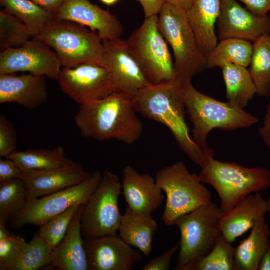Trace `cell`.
Instances as JSON below:
<instances>
[{
  "instance_id": "cell-1",
  "label": "cell",
  "mask_w": 270,
  "mask_h": 270,
  "mask_svg": "<svg viewBox=\"0 0 270 270\" xmlns=\"http://www.w3.org/2000/svg\"><path fill=\"white\" fill-rule=\"evenodd\" d=\"M136 114L130 97L113 92L102 99L80 105L74 118L85 138L99 141L114 139L131 144L143 130Z\"/></svg>"
},
{
  "instance_id": "cell-2",
  "label": "cell",
  "mask_w": 270,
  "mask_h": 270,
  "mask_svg": "<svg viewBox=\"0 0 270 270\" xmlns=\"http://www.w3.org/2000/svg\"><path fill=\"white\" fill-rule=\"evenodd\" d=\"M132 100L137 113L168 127L180 149L200 166L202 152L190 138L186 122L183 84L176 79L150 84L140 90Z\"/></svg>"
},
{
  "instance_id": "cell-3",
  "label": "cell",
  "mask_w": 270,
  "mask_h": 270,
  "mask_svg": "<svg viewBox=\"0 0 270 270\" xmlns=\"http://www.w3.org/2000/svg\"><path fill=\"white\" fill-rule=\"evenodd\" d=\"M214 155L212 148L202 152L201 170L198 176L202 183L210 185L216 191L223 214L248 195L270 187L268 169L220 161L214 159Z\"/></svg>"
},
{
  "instance_id": "cell-4",
  "label": "cell",
  "mask_w": 270,
  "mask_h": 270,
  "mask_svg": "<svg viewBox=\"0 0 270 270\" xmlns=\"http://www.w3.org/2000/svg\"><path fill=\"white\" fill-rule=\"evenodd\" d=\"M183 92L186 112L193 124L192 140L202 152L211 148L206 139L214 128L232 130L250 126L258 121L243 108L198 92L191 80L183 84Z\"/></svg>"
},
{
  "instance_id": "cell-5",
  "label": "cell",
  "mask_w": 270,
  "mask_h": 270,
  "mask_svg": "<svg viewBox=\"0 0 270 270\" xmlns=\"http://www.w3.org/2000/svg\"><path fill=\"white\" fill-rule=\"evenodd\" d=\"M32 38L52 48L62 66L82 64L103 66L104 46L97 33L73 21L54 18Z\"/></svg>"
},
{
  "instance_id": "cell-6",
  "label": "cell",
  "mask_w": 270,
  "mask_h": 270,
  "mask_svg": "<svg viewBox=\"0 0 270 270\" xmlns=\"http://www.w3.org/2000/svg\"><path fill=\"white\" fill-rule=\"evenodd\" d=\"M158 25L173 52L176 80L184 84L208 68L206 56L198 47L184 10L166 2L158 14Z\"/></svg>"
},
{
  "instance_id": "cell-7",
  "label": "cell",
  "mask_w": 270,
  "mask_h": 270,
  "mask_svg": "<svg viewBox=\"0 0 270 270\" xmlns=\"http://www.w3.org/2000/svg\"><path fill=\"white\" fill-rule=\"evenodd\" d=\"M155 180L166 194L162 219L167 226L174 225L178 217L212 202L211 193L198 176L190 173L182 160L160 168Z\"/></svg>"
},
{
  "instance_id": "cell-8",
  "label": "cell",
  "mask_w": 270,
  "mask_h": 270,
  "mask_svg": "<svg viewBox=\"0 0 270 270\" xmlns=\"http://www.w3.org/2000/svg\"><path fill=\"white\" fill-rule=\"evenodd\" d=\"M220 207L212 202L178 217L174 223L180 234L179 252L174 270H186L206 255L221 234Z\"/></svg>"
},
{
  "instance_id": "cell-9",
  "label": "cell",
  "mask_w": 270,
  "mask_h": 270,
  "mask_svg": "<svg viewBox=\"0 0 270 270\" xmlns=\"http://www.w3.org/2000/svg\"><path fill=\"white\" fill-rule=\"evenodd\" d=\"M158 21V14L145 18L125 40L128 51L150 84L175 79L174 62Z\"/></svg>"
},
{
  "instance_id": "cell-10",
  "label": "cell",
  "mask_w": 270,
  "mask_h": 270,
  "mask_svg": "<svg viewBox=\"0 0 270 270\" xmlns=\"http://www.w3.org/2000/svg\"><path fill=\"white\" fill-rule=\"evenodd\" d=\"M122 189L118 176L106 170L82 206L80 226L84 238L116 234L122 216L118 207Z\"/></svg>"
},
{
  "instance_id": "cell-11",
  "label": "cell",
  "mask_w": 270,
  "mask_h": 270,
  "mask_svg": "<svg viewBox=\"0 0 270 270\" xmlns=\"http://www.w3.org/2000/svg\"><path fill=\"white\" fill-rule=\"evenodd\" d=\"M102 173L96 170L80 183L41 198L28 200L22 210L10 221L12 228L26 224L40 226L51 218L75 204H84L98 184Z\"/></svg>"
},
{
  "instance_id": "cell-12",
  "label": "cell",
  "mask_w": 270,
  "mask_h": 270,
  "mask_svg": "<svg viewBox=\"0 0 270 270\" xmlns=\"http://www.w3.org/2000/svg\"><path fill=\"white\" fill-rule=\"evenodd\" d=\"M58 80L61 90L80 105L102 99L113 92L109 71L96 64L63 68Z\"/></svg>"
},
{
  "instance_id": "cell-13",
  "label": "cell",
  "mask_w": 270,
  "mask_h": 270,
  "mask_svg": "<svg viewBox=\"0 0 270 270\" xmlns=\"http://www.w3.org/2000/svg\"><path fill=\"white\" fill-rule=\"evenodd\" d=\"M62 66L56 53L44 42L32 38L18 48H8L0 53V74L28 72L58 78Z\"/></svg>"
},
{
  "instance_id": "cell-14",
  "label": "cell",
  "mask_w": 270,
  "mask_h": 270,
  "mask_svg": "<svg viewBox=\"0 0 270 270\" xmlns=\"http://www.w3.org/2000/svg\"><path fill=\"white\" fill-rule=\"evenodd\" d=\"M103 66L109 71L113 92L132 98L142 88L150 84L120 38L102 40Z\"/></svg>"
},
{
  "instance_id": "cell-15",
  "label": "cell",
  "mask_w": 270,
  "mask_h": 270,
  "mask_svg": "<svg viewBox=\"0 0 270 270\" xmlns=\"http://www.w3.org/2000/svg\"><path fill=\"white\" fill-rule=\"evenodd\" d=\"M88 270H132L142 254L119 235L84 238Z\"/></svg>"
},
{
  "instance_id": "cell-16",
  "label": "cell",
  "mask_w": 270,
  "mask_h": 270,
  "mask_svg": "<svg viewBox=\"0 0 270 270\" xmlns=\"http://www.w3.org/2000/svg\"><path fill=\"white\" fill-rule=\"evenodd\" d=\"M216 24L220 40L236 38L254 42L270 33L269 16L256 14L235 0H221Z\"/></svg>"
},
{
  "instance_id": "cell-17",
  "label": "cell",
  "mask_w": 270,
  "mask_h": 270,
  "mask_svg": "<svg viewBox=\"0 0 270 270\" xmlns=\"http://www.w3.org/2000/svg\"><path fill=\"white\" fill-rule=\"evenodd\" d=\"M54 17L86 26L102 40L120 38L123 34V26L114 15L88 0H64Z\"/></svg>"
},
{
  "instance_id": "cell-18",
  "label": "cell",
  "mask_w": 270,
  "mask_h": 270,
  "mask_svg": "<svg viewBox=\"0 0 270 270\" xmlns=\"http://www.w3.org/2000/svg\"><path fill=\"white\" fill-rule=\"evenodd\" d=\"M122 194L126 206L134 212L151 214L162 204L165 198L162 190L148 174H140L128 165L122 169Z\"/></svg>"
},
{
  "instance_id": "cell-19",
  "label": "cell",
  "mask_w": 270,
  "mask_h": 270,
  "mask_svg": "<svg viewBox=\"0 0 270 270\" xmlns=\"http://www.w3.org/2000/svg\"><path fill=\"white\" fill-rule=\"evenodd\" d=\"M48 93L44 76L0 74V103L16 102L28 109L44 104Z\"/></svg>"
},
{
  "instance_id": "cell-20",
  "label": "cell",
  "mask_w": 270,
  "mask_h": 270,
  "mask_svg": "<svg viewBox=\"0 0 270 270\" xmlns=\"http://www.w3.org/2000/svg\"><path fill=\"white\" fill-rule=\"evenodd\" d=\"M77 164L58 168L24 174V182L28 200L42 197L76 185L90 177Z\"/></svg>"
},
{
  "instance_id": "cell-21",
  "label": "cell",
  "mask_w": 270,
  "mask_h": 270,
  "mask_svg": "<svg viewBox=\"0 0 270 270\" xmlns=\"http://www.w3.org/2000/svg\"><path fill=\"white\" fill-rule=\"evenodd\" d=\"M266 212V202L262 194L259 192L250 194L222 213L220 221L221 234L232 244L252 229Z\"/></svg>"
},
{
  "instance_id": "cell-22",
  "label": "cell",
  "mask_w": 270,
  "mask_h": 270,
  "mask_svg": "<svg viewBox=\"0 0 270 270\" xmlns=\"http://www.w3.org/2000/svg\"><path fill=\"white\" fill-rule=\"evenodd\" d=\"M221 0H193L186 11L198 47L206 56L217 44L214 26L219 16Z\"/></svg>"
},
{
  "instance_id": "cell-23",
  "label": "cell",
  "mask_w": 270,
  "mask_h": 270,
  "mask_svg": "<svg viewBox=\"0 0 270 270\" xmlns=\"http://www.w3.org/2000/svg\"><path fill=\"white\" fill-rule=\"evenodd\" d=\"M83 204L72 218L64 238L52 250L50 266L54 268L88 270L80 226Z\"/></svg>"
},
{
  "instance_id": "cell-24",
  "label": "cell",
  "mask_w": 270,
  "mask_h": 270,
  "mask_svg": "<svg viewBox=\"0 0 270 270\" xmlns=\"http://www.w3.org/2000/svg\"><path fill=\"white\" fill-rule=\"evenodd\" d=\"M158 229V223L151 214H136L126 206L118 231L124 242L148 257L152 252L153 238Z\"/></svg>"
},
{
  "instance_id": "cell-25",
  "label": "cell",
  "mask_w": 270,
  "mask_h": 270,
  "mask_svg": "<svg viewBox=\"0 0 270 270\" xmlns=\"http://www.w3.org/2000/svg\"><path fill=\"white\" fill-rule=\"evenodd\" d=\"M270 230L264 216L252 228L250 235L235 248L234 270H258L269 240Z\"/></svg>"
},
{
  "instance_id": "cell-26",
  "label": "cell",
  "mask_w": 270,
  "mask_h": 270,
  "mask_svg": "<svg viewBox=\"0 0 270 270\" xmlns=\"http://www.w3.org/2000/svg\"><path fill=\"white\" fill-rule=\"evenodd\" d=\"M14 160L24 172H30L74 166L78 163L68 158L64 148L16 151L6 157Z\"/></svg>"
},
{
  "instance_id": "cell-27",
  "label": "cell",
  "mask_w": 270,
  "mask_h": 270,
  "mask_svg": "<svg viewBox=\"0 0 270 270\" xmlns=\"http://www.w3.org/2000/svg\"><path fill=\"white\" fill-rule=\"evenodd\" d=\"M226 86L228 102L243 108L256 94V88L246 68L226 64L220 68Z\"/></svg>"
},
{
  "instance_id": "cell-28",
  "label": "cell",
  "mask_w": 270,
  "mask_h": 270,
  "mask_svg": "<svg viewBox=\"0 0 270 270\" xmlns=\"http://www.w3.org/2000/svg\"><path fill=\"white\" fill-rule=\"evenodd\" d=\"M252 52L250 42L230 38L220 40L206 56L208 68H221L232 63L246 68L250 65Z\"/></svg>"
},
{
  "instance_id": "cell-29",
  "label": "cell",
  "mask_w": 270,
  "mask_h": 270,
  "mask_svg": "<svg viewBox=\"0 0 270 270\" xmlns=\"http://www.w3.org/2000/svg\"><path fill=\"white\" fill-rule=\"evenodd\" d=\"M248 70L260 96L270 95V35L264 34L252 44V52Z\"/></svg>"
},
{
  "instance_id": "cell-30",
  "label": "cell",
  "mask_w": 270,
  "mask_h": 270,
  "mask_svg": "<svg viewBox=\"0 0 270 270\" xmlns=\"http://www.w3.org/2000/svg\"><path fill=\"white\" fill-rule=\"evenodd\" d=\"M4 9L21 20L32 38L36 36L54 16L30 0H0Z\"/></svg>"
},
{
  "instance_id": "cell-31",
  "label": "cell",
  "mask_w": 270,
  "mask_h": 270,
  "mask_svg": "<svg viewBox=\"0 0 270 270\" xmlns=\"http://www.w3.org/2000/svg\"><path fill=\"white\" fill-rule=\"evenodd\" d=\"M52 250L47 243L36 232L20 254L6 270H38L48 266H51Z\"/></svg>"
},
{
  "instance_id": "cell-32",
  "label": "cell",
  "mask_w": 270,
  "mask_h": 270,
  "mask_svg": "<svg viewBox=\"0 0 270 270\" xmlns=\"http://www.w3.org/2000/svg\"><path fill=\"white\" fill-rule=\"evenodd\" d=\"M28 201L22 179L0 184V222L7 224L24 207Z\"/></svg>"
},
{
  "instance_id": "cell-33",
  "label": "cell",
  "mask_w": 270,
  "mask_h": 270,
  "mask_svg": "<svg viewBox=\"0 0 270 270\" xmlns=\"http://www.w3.org/2000/svg\"><path fill=\"white\" fill-rule=\"evenodd\" d=\"M234 250L220 234L212 250L186 270H234Z\"/></svg>"
},
{
  "instance_id": "cell-34",
  "label": "cell",
  "mask_w": 270,
  "mask_h": 270,
  "mask_svg": "<svg viewBox=\"0 0 270 270\" xmlns=\"http://www.w3.org/2000/svg\"><path fill=\"white\" fill-rule=\"evenodd\" d=\"M32 38L26 24L4 9L0 11V47L1 50L18 48Z\"/></svg>"
},
{
  "instance_id": "cell-35",
  "label": "cell",
  "mask_w": 270,
  "mask_h": 270,
  "mask_svg": "<svg viewBox=\"0 0 270 270\" xmlns=\"http://www.w3.org/2000/svg\"><path fill=\"white\" fill-rule=\"evenodd\" d=\"M80 205L75 204L64 212L48 219L39 227L36 232L53 250L66 234L70 222Z\"/></svg>"
},
{
  "instance_id": "cell-36",
  "label": "cell",
  "mask_w": 270,
  "mask_h": 270,
  "mask_svg": "<svg viewBox=\"0 0 270 270\" xmlns=\"http://www.w3.org/2000/svg\"><path fill=\"white\" fill-rule=\"evenodd\" d=\"M27 243L20 235L11 234L0 240V270L8 267L20 254Z\"/></svg>"
},
{
  "instance_id": "cell-37",
  "label": "cell",
  "mask_w": 270,
  "mask_h": 270,
  "mask_svg": "<svg viewBox=\"0 0 270 270\" xmlns=\"http://www.w3.org/2000/svg\"><path fill=\"white\" fill-rule=\"evenodd\" d=\"M17 135L6 116H0V156L6 158L16 151Z\"/></svg>"
},
{
  "instance_id": "cell-38",
  "label": "cell",
  "mask_w": 270,
  "mask_h": 270,
  "mask_svg": "<svg viewBox=\"0 0 270 270\" xmlns=\"http://www.w3.org/2000/svg\"><path fill=\"white\" fill-rule=\"evenodd\" d=\"M24 173L18 165L8 158H0V184L16 179H22Z\"/></svg>"
},
{
  "instance_id": "cell-39",
  "label": "cell",
  "mask_w": 270,
  "mask_h": 270,
  "mask_svg": "<svg viewBox=\"0 0 270 270\" xmlns=\"http://www.w3.org/2000/svg\"><path fill=\"white\" fill-rule=\"evenodd\" d=\"M180 248V241L160 256L150 260L142 270H168L174 254Z\"/></svg>"
},
{
  "instance_id": "cell-40",
  "label": "cell",
  "mask_w": 270,
  "mask_h": 270,
  "mask_svg": "<svg viewBox=\"0 0 270 270\" xmlns=\"http://www.w3.org/2000/svg\"><path fill=\"white\" fill-rule=\"evenodd\" d=\"M243 2L248 10L254 14L261 16H266L270 11V0H238Z\"/></svg>"
},
{
  "instance_id": "cell-41",
  "label": "cell",
  "mask_w": 270,
  "mask_h": 270,
  "mask_svg": "<svg viewBox=\"0 0 270 270\" xmlns=\"http://www.w3.org/2000/svg\"><path fill=\"white\" fill-rule=\"evenodd\" d=\"M138 2L144 13L145 18L158 14L168 0H136Z\"/></svg>"
},
{
  "instance_id": "cell-42",
  "label": "cell",
  "mask_w": 270,
  "mask_h": 270,
  "mask_svg": "<svg viewBox=\"0 0 270 270\" xmlns=\"http://www.w3.org/2000/svg\"><path fill=\"white\" fill-rule=\"evenodd\" d=\"M265 144L270 150V102L266 106L262 126L258 130Z\"/></svg>"
},
{
  "instance_id": "cell-43",
  "label": "cell",
  "mask_w": 270,
  "mask_h": 270,
  "mask_svg": "<svg viewBox=\"0 0 270 270\" xmlns=\"http://www.w3.org/2000/svg\"><path fill=\"white\" fill-rule=\"evenodd\" d=\"M52 14H55L64 3V0H30Z\"/></svg>"
},
{
  "instance_id": "cell-44",
  "label": "cell",
  "mask_w": 270,
  "mask_h": 270,
  "mask_svg": "<svg viewBox=\"0 0 270 270\" xmlns=\"http://www.w3.org/2000/svg\"><path fill=\"white\" fill-rule=\"evenodd\" d=\"M258 270H270V240L260 259Z\"/></svg>"
},
{
  "instance_id": "cell-45",
  "label": "cell",
  "mask_w": 270,
  "mask_h": 270,
  "mask_svg": "<svg viewBox=\"0 0 270 270\" xmlns=\"http://www.w3.org/2000/svg\"><path fill=\"white\" fill-rule=\"evenodd\" d=\"M193 0H168L170 3L187 10L190 6Z\"/></svg>"
},
{
  "instance_id": "cell-46",
  "label": "cell",
  "mask_w": 270,
  "mask_h": 270,
  "mask_svg": "<svg viewBox=\"0 0 270 270\" xmlns=\"http://www.w3.org/2000/svg\"><path fill=\"white\" fill-rule=\"evenodd\" d=\"M11 234L8 229L6 224L0 222V240L8 238Z\"/></svg>"
},
{
  "instance_id": "cell-47",
  "label": "cell",
  "mask_w": 270,
  "mask_h": 270,
  "mask_svg": "<svg viewBox=\"0 0 270 270\" xmlns=\"http://www.w3.org/2000/svg\"><path fill=\"white\" fill-rule=\"evenodd\" d=\"M102 3L108 6L113 5L117 2L119 0H100Z\"/></svg>"
},
{
  "instance_id": "cell-48",
  "label": "cell",
  "mask_w": 270,
  "mask_h": 270,
  "mask_svg": "<svg viewBox=\"0 0 270 270\" xmlns=\"http://www.w3.org/2000/svg\"><path fill=\"white\" fill-rule=\"evenodd\" d=\"M266 202L268 212H270V196Z\"/></svg>"
}]
</instances>
